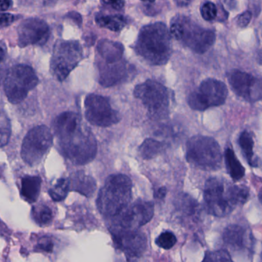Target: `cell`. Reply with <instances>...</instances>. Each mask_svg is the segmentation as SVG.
<instances>
[{"instance_id": "6da1fadb", "label": "cell", "mask_w": 262, "mask_h": 262, "mask_svg": "<svg viewBox=\"0 0 262 262\" xmlns=\"http://www.w3.org/2000/svg\"><path fill=\"white\" fill-rule=\"evenodd\" d=\"M54 130L64 155L77 165L94 160L97 154V141L90 129L81 124L73 112H64L55 118Z\"/></svg>"}, {"instance_id": "7a4b0ae2", "label": "cell", "mask_w": 262, "mask_h": 262, "mask_svg": "<svg viewBox=\"0 0 262 262\" xmlns=\"http://www.w3.org/2000/svg\"><path fill=\"white\" fill-rule=\"evenodd\" d=\"M137 51L149 64H166L172 52L170 33L166 26L157 23L142 28L137 38Z\"/></svg>"}, {"instance_id": "3957f363", "label": "cell", "mask_w": 262, "mask_h": 262, "mask_svg": "<svg viewBox=\"0 0 262 262\" xmlns=\"http://www.w3.org/2000/svg\"><path fill=\"white\" fill-rule=\"evenodd\" d=\"M132 198V183L123 174L110 176L101 188L97 200L98 210L106 217L118 215L129 206Z\"/></svg>"}, {"instance_id": "277c9868", "label": "cell", "mask_w": 262, "mask_h": 262, "mask_svg": "<svg viewBox=\"0 0 262 262\" xmlns=\"http://www.w3.org/2000/svg\"><path fill=\"white\" fill-rule=\"evenodd\" d=\"M186 158L190 164L206 171L217 170L222 166L221 148L216 140L205 136H195L186 144Z\"/></svg>"}, {"instance_id": "5b68a950", "label": "cell", "mask_w": 262, "mask_h": 262, "mask_svg": "<svg viewBox=\"0 0 262 262\" xmlns=\"http://www.w3.org/2000/svg\"><path fill=\"white\" fill-rule=\"evenodd\" d=\"M38 79L32 67L23 64L9 69L4 82V90L9 102L18 104L38 84Z\"/></svg>"}, {"instance_id": "8992f818", "label": "cell", "mask_w": 262, "mask_h": 262, "mask_svg": "<svg viewBox=\"0 0 262 262\" xmlns=\"http://www.w3.org/2000/svg\"><path fill=\"white\" fill-rule=\"evenodd\" d=\"M230 186L220 178H210L206 181L204 201L209 214L214 216L225 217L236 207L232 200Z\"/></svg>"}, {"instance_id": "52a82bcc", "label": "cell", "mask_w": 262, "mask_h": 262, "mask_svg": "<svg viewBox=\"0 0 262 262\" xmlns=\"http://www.w3.org/2000/svg\"><path fill=\"white\" fill-rule=\"evenodd\" d=\"M82 57V49L78 41H57L51 60L52 75L58 81H64L78 66Z\"/></svg>"}, {"instance_id": "ba28073f", "label": "cell", "mask_w": 262, "mask_h": 262, "mask_svg": "<svg viewBox=\"0 0 262 262\" xmlns=\"http://www.w3.org/2000/svg\"><path fill=\"white\" fill-rule=\"evenodd\" d=\"M134 96L140 99L149 113L156 118H161L167 114L169 95L167 89L160 83L148 80L136 86Z\"/></svg>"}, {"instance_id": "9c48e42d", "label": "cell", "mask_w": 262, "mask_h": 262, "mask_svg": "<svg viewBox=\"0 0 262 262\" xmlns=\"http://www.w3.org/2000/svg\"><path fill=\"white\" fill-rule=\"evenodd\" d=\"M228 89L226 84L219 80L209 78L200 84L188 98V104L195 111L206 110L209 107H217L226 102Z\"/></svg>"}, {"instance_id": "30bf717a", "label": "cell", "mask_w": 262, "mask_h": 262, "mask_svg": "<svg viewBox=\"0 0 262 262\" xmlns=\"http://www.w3.org/2000/svg\"><path fill=\"white\" fill-rule=\"evenodd\" d=\"M52 142L53 137L49 127L44 125L34 127L23 140L21 158L30 166L38 164L50 149Z\"/></svg>"}, {"instance_id": "8fae6325", "label": "cell", "mask_w": 262, "mask_h": 262, "mask_svg": "<svg viewBox=\"0 0 262 262\" xmlns=\"http://www.w3.org/2000/svg\"><path fill=\"white\" fill-rule=\"evenodd\" d=\"M154 215V203L138 200L129 205L118 215L113 217L115 222V229L137 230L150 222Z\"/></svg>"}, {"instance_id": "7c38bea8", "label": "cell", "mask_w": 262, "mask_h": 262, "mask_svg": "<svg viewBox=\"0 0 262 262\" xmlns=\"http://www.w3.org/2000/svg\"><path fill=\"white\" fill-rule=\"evenodd\" d=\"M86 119L98 127H109L119 122V112L112 108L110 101L105 97L90 95L84 101Z\"/></svg>"}, {"instance_id": "4fadbf2b", "label": "cell", "mask_w": 262, "mask_h": 262, "mask_svg": "<svg viewBox=\"0 0 262 262\" xmlns=\"http://www.w3.org/2000/svg\"><path fill=\"white\" fill-rule=\"evenodd\" d=\"M228 80L235 93L245 101L256 102L262 99V78L233 70L228 74Z\"/></svg>"}, {"instance_id": "5bb4252c", "label": "cell", "mask_w": 262, "mask_h": 262, "mask_svg": "<svg viewBox=\"0 0 262 262\" xmlns=\"http://www.w3.org/2000/svg\"><path fill=\"white\" fill-rule=\"evenodd\" d=\"M112 236L115 246L129 258H140L147 248V238L139 229H115Z\"/></svg>"}, {"instance_id": "9a60e30c", "label": "cell", "mask_w": 262, "mask_h": 262, "mask_svg": "<svg viewBox=\"0 0 262 262\" xmlns=\"http://www.w3.org/2000/svg\"><path fill=\"white\" fill-rule=\"evenodd\" d=\"M183 33L181 40L194 52L203 54L209 50L215 42V35L209 29H202L192 24L187 18L181 16Z\"/></svg>"}, {"instance_id": "2e32d148", "label": "cell", "mask_w": 262, "mask_h": 262, "mask_svg": "<svg viewBox=\"0 0 262 262\" xmlns=\"http://www.w3.org/2000/svg\"><path fill=\"white\" fill-rule=\"evenodd\" d=\"M18 35L20 47H26L32 45L41 46L49 38V26L46 21L40 18H28L18 26Z\"/></svg>"}, {"instance_id": "e0dca14e", "label": "cell", "mask_w": 262, "mask_h": 262, "mask_svg": "<svg viewBox=\"0 0 262 262\" xmlns=\"http://www.w3.org/2000/svg\"><path fill=\"white\" fill-rule=\"evenodd\" d=\"M223 239L228 246L234 250H250L252 246V233L243 226L229 225L225 229Z\"/></svg>"}, {"instance_id": "ac0fdd59", "label": "cell", "mask_w": 262, "mask_h": 262, "mask_svg": "<svg viewBox=\"0 0 262 262\" xmlns=\"http://www.w3.org/2000/svg\"><path fill=\"white\" fill-rule=\"evenodd\" d=\"M128 76V69L125 63L120 61L106 64L100 70V84L104 87H112L124 82Z\"/></svg>"}, {"instance_id": "d6986e66", "label": "cell", "mask_w": 262, "mask_h": 262, "mask_svg": "<svg viewBox=\"0 0 262 262\" xmlns=\"http://www.w3.org/2000/svg\"><path fill=\"white\" fill-rule=\"evenodd\" d=\"M70 183V189L82 194L84 196L91 197L96 189V182L90 176L84 172H78L72 176Z\"/></svg>"}, {"instance_id": "ffe728a7", "label": "cell", "mask_w": 262, "mask_h": 262, "mask_svg": "<svg viewBox=\"0 0 262 262\" xmlns=\"http://www.w3.org/2000/svg\"><path fill=\"white\" fill-rule=\"evenodd\" d=\"M98 52L101 56L105 60L106 63L111 64L121 61L124 48L120 43L104 40L100 41Z\"/></svg>"}, {"instance_id": "44dd1931", "label": "cell", "mask_w": 262, "mask_h": 262, "mask_svg": "<svg viewBox=\"0 0 262 262\" xmlns=\"http://www.w3.org/2000/svg\"><path fill=\"white\" fill-rule=\"evenodd\" d=\"M41 180L38 177L26 176L21 180V193L23 198L29 202L36 201L41 190Z\"/></svg>"}, {"instance_id": "7402d4cb", "label": "cell", "mask_w": 262, "mask_h": 262, "mask_svg": "<svg viewBox=\"0 0 262 262\" xmlns=\"http://www.w3.org/2000/svg\"><path fill=\"white\" fill-rule=\"evenodd\" d=\"M225 160H226V167L229 175L232 180L237 181L241 180L245 176V168L237 159L235 152L231 148H227L225 151Z\"/></svg>"}, {"instance_id": "603a6c76", "label": "cell", "mask_w": 262, "mask_h": 262, "mask_svg": "<svg viewBox=\"0 0 262 262\" xmlns=\"http://www.w3.org/2000/svg\"><path fill=\"white\" fill-rule=\"evenodd\" d=\"M96 23L100 27L105 28L114 32H119L124 29L127 21L125 17L121 15H98Z\"/></svg>"}, {"instance_id": "cb8c5ba5", "label": "cell", "mask_w": 262, "mask_h": 262, "mask_svg": "<svg viewBox=\"0 0 262 262\" xmlns=\"http://www.w3.org/2000/svg\"><path fill=\"white\" fill-rule=\"evenodd\" d=\"M238 143L249 164L253 167L258 166L256 160L254 159V141L251 134L247 131H243L240 134Z\"/></svg>"}, {"instance_id": "d4e9b609", "label": "cell", "mask_w": 262, "mask_h": 262, "mask_svg": "<svg viewBox=\"0 0 262 262\" xmlns=\"http://www.w3.org/2000/svg\"><path fill=\"white\" fill-rule=\"evenodd\" d=\"M163 149L164 147L161 142L149 138L146 139L140 145L139 152L144 160H150L162 152Z\"/></svg>"}, {"instance_id": "484cf974", "label": "cell", "mask_w": 262, "mask_h": 262, "mask_svg": "<svg viewBox=\"0 0 262 262\" xmlns=\"http://www.w3.org/2000/svg\"><path fill=\"white\" fill-rule=\"evenodd\" d=\"M70 189V183L66 179H59L55 185L49 189L51 198L55 202L64 200Z\"/></svg>"}, {"instance_id": "4316f807", "label": "cell", "mask_w": 262, "mask_h": 262, "mask_svg": "<svg viewBox=\"0 0 262 262\" xmlns=\"http://www.w3.org/2000/svg\"><path fill=\"white\" fill-rule=\"evenodd\" d=\"M32 214L35 221L40 226H46L49 224L53 217L50 208L45 205H40L34 207Z\"/></svg>"}, {"instance_id": "83f0119b", "label": "cell", "mask_w": 262, "mask_h": 262, "mask_svg": "<svg viewBox=\"0 0 262 262\" xmlns=\"http://www.w3.org/2000/svg\"><path fill=\"white\" fill-rule=\"evenodd\" d=\"M11 134L9 118L4 112L0 111V147L7 144Z\"/></svg>"}, {"instance_id": "f1b7e54d", "label": "cell", "mask_w": 262, "mask_h": 262, "mask_svg": "<svg viewBox=\"0 0 262 262\" xmlns=\"http://www.w3.org/2000/svg\"><path fill=\"white\" fill-rule=\"evenodd\" d=\"M177 237L172 232L165 231L157 237L155 243L159 247L165 250H169L177 244Z\"/></svg>"}, {"instance_id": "f546056e", "label": "cell", "mask_w": 262, "mask_h": 262, "mask_svg": "<svg viewBox=\"0 0 262 262\" xmlns=\"http://www.w3.org/2000/svg\"><path fill=\"white\" fill-rule=\"evenodd\" d=\"M202 262H234L229 252L224 249L207 252Z\"/></svg>"}, {"instance_id": "4dcf8cb0", "label": "cell", "mask_w": 262, "mask_h": 262, "mask_svg": "<svg viewBox=\"0 0 262 262\" xmlns=\"http://www.w3.org/2000/svg\"><path fill=\"white\" fill-rule=\"evenodd\" d=\"M201 15L206 21H212L217 16V8L214 3L207 2L201 8Z\"/></svg>"}, {"instance_id": "1f68e13d", "label": "cell", "mask_w": 262, "mask_h": 262, "mask_svg": "<svg viewBox=\"0 0 262 262\" xmlns=\"http://www.w3.org/2000/svg\"><path fill=\"white\" fill-rule=\"evenodd\" d=\"M54 244L52 240L49 238H41L37 244L36 250L43 251V252H52L53 251Z\"/></svg>"}, {"instance_id": "d6a6232c", "label": "cell", "mask_w": 262, "mask_h": 262, "mask_svg": "<svg viewBox=\"0 0 262 262\" xmlns=\"http://www.w3.org/2000/svg\"><path fill=\"white\" fill-rule=\"evenodd\" d=\"M15 17L10 13H0V27H6L12 24Z\"/></svg>"}, {"instance_id": "836d02e7", "label": "cell", "mask_w": 262, "mask_h": 262, "mask_svg": "<svg viewBox=\"0 0 262 262\" xmlns=\"http://www.w3.org/2000/svg\"><path fill=\"white\" fill-rule=\"evenodd\" d=\"M252 19V13L249 11L245 12L238 16V24L240 27H246Z\"/></svg>"}, {"instance_id": "e575fe53", "label": "cell", "mask_w": 262, "mask_h": 262, "mask_svg": "<svg viewBox=\"0 0 262 262\" xmlns=\"http://www.w3.org/2000/svg\"><path fill=\"white\" fill-rule=\"evenodd\" d=\"M102 1L104 4L109 5L117 10H120L124 8V4H125L124 0H102Z\"/></svg>"}, {"instance_id": "d590c367", "label": "cell", "mask_w": 262, "mask_h": 262, "mask_svg": "<svg viewBox=\"0 0 262 262\" xmlns=\"http://www.w3.org/2000/svg\"><path fill=\"white\" fill-rule=\"evenodd\" d=\"M12 5V0H0V12L8 10Z\"/></svg>"}, {"instance_id": "8d00e7d4", "label": "cell", "mask_w": 262, "mask_h": 262, "mask_svg": "<svg viewBox=\"0 0 262 262\" xmlns=\"http://www.w3.org/2000/svg\"><path fill=\"white\" fill-rule=\"evenodd\" d=\"M166 195V189L165 187H161L157 191L155 194V197H157V199H160V200H162V199L164 198Z\"/></svg>"}, {"instance_id": "74e56055", "label": "cell", "mask_w": 262, "mask_h": 262, "mask_svg": "<svg viewBox=\"0 0 262 262\" xmlns=\"http://www.w3.org/2000/svg\"><path fill=\"white\" fill-rule=\"evenodd\" d=\"M192 1V0H176L179 6H188Z\"/></svg>"}, {"instance_id": "f35d334b", "label": "cell", "mask_w": 262, "mask_h": 262, "mask_svg": "<svg viewBox=\"0 0 262 262\" xmlns=\"http://www.w3.org/2000/svg\"><path fill=\"white\" fill-rule=\"evenodd\" d=\"M5 56H6V52L4 49L0 46V62L4 60Z\"/></svg>"}, {"instance_id": "ab89813d", "label": "cell", "mask_w": 262, "mask_h": 262, "mask_svg": "<svg viewBox=\"0 0 262 262\" xmlns=\"http://www.w3.org/2000/svg\"><path fill=\"white\" fill-rule=\"evenodd\" d=\"M258 61L259 62V64H261L262 66V49L261 51H260L259 53H258Z\"/></svg>"}, {"instance_id": "60d3db41", "label": "cell", "mask_w": 262, "mask_h": 262, "mask_svg": "<svg viewBox=\"0 0 262 262\" xmlns=\"http://www.w3.org/2000/svg\"><path fill=\"white\" fill-rule=\"evenodd\" d=\"M143 2H146V3H154L155 0H142Z\"/></svg>"}]
</instances>
